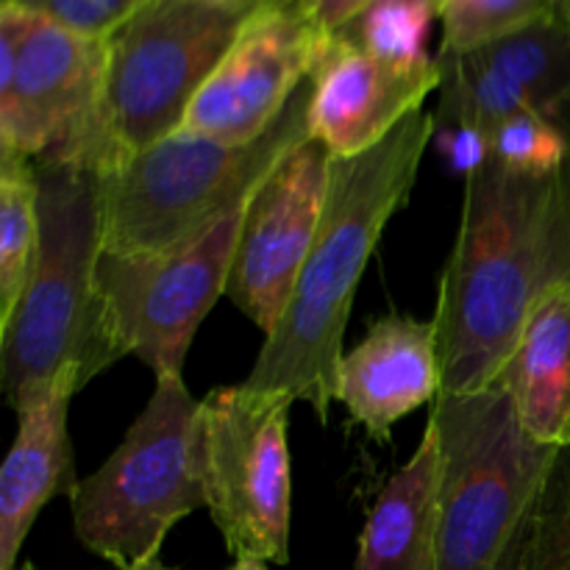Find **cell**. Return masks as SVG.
<instances>
[{"mask_svg": "<svg viewBox=\"0 0 570 570\" xmlns=\"http://www.w3.org/2000/svg\"><path fill=\"white\" fill-rule=\"evenodd\" d=\"M81 390L76 367H67L50 387L17 410V434L0 471V570L20 568V551L33 521L56 495L72 493L70 399Z\"/></svg>", "mask_w": 570, "mask_h": 570, "instance_id": "16", "label": "cell"}, {"mask_svg": "<svg viewBox=\"0 0 570 570\" xmlns=\"http://www.w3.org/2000/svg\"><path fill=\"white\" fill-rule=\"evenodd\" d=\"M250 195L165 254H100L95 282L122 356H139L156 376H184L195 332L226 293Z\"/></svg>", "mask_w": 570, "mask_h": 570, "instance_id": "10", "label": "cell"}, {"mask_svg": "<svg viewBox=\"0 0 570 570\" xmlns=\"http://www.w3.org/2000/svg\"><path fill=\"white\" fill-rule=\"evenodd\" d=\"M495 384L538 443L570 449V284L532 306Z\"/></svg>", "mask_w": 570, "mask_h": 570, "instance_id": "17", "label": "cell"}, {"mask_svg": "<svg viewBox=\"0 0 570 570\" xmlns=\"http://www.w3.org/2000/svg\"><path fill=\"white\" fill-rule=\"evenodd\" d=\"M109 39L22 3H0V154L109 170L120 161L106 115Z\"/></svg>", "mask_w": 570, "mask_h": 570, "instance_id": "7", "label": "cell"}, {"mask_svg": "<svg viewBox=\"0 0 570 570\" xmlns=\"http://www.w3.org/2000/svg\"><path fill=\"white\" fill-rule=\"evenodd\" d=\"M515 570H570V449L551 468Z\"/></svg>", "mask_w": 570, "mask_h": 570, "instance_id": "22", "label": "cell"}, {"mask_svg": "<svg viewBox=\"0 0 570 570\" xmlns=\"http://www.w3.org/2000/svg\"><path fill=\"white\" fill-rule=\"evenodd\" d=\"M0 3H11V0H0Z\"/></svg>", "mask_w": 570, "mask_h": 570, "instance_id": "30", "label": "cell"}, {"mask_svg": "<svg viewBox=\"0 0 570 570\" xmlns=\"http://www.w3.org/2000/svg\"><path fill=\"white\" fill-rule=\"evenodd\" d=\"M306 109L309 81L256 142L226 145L176 131L100 173L104 250L165 254L198 237L309 137Z\"/></svg>", "mask_w": 570, "mask_h": 570, "instance_id": "5", "label": "cell"}, {"mask_svg": "<svg viewBox=\"0 0 570 570\" xmlns=\"http://www.w3.org/2000/svg\"><path fill=\"white\" fill-rule=\"evenodd\" d=\"M37 170L33 161L0 154V328L11 321L37 256Z\"/></svg>", "mask_w": 570, "mask_h": 570, "instance_id": "19", "label": "cell"}, {"mask_svg": "<svg viewBox=\"0 0 570 570\" xmlns=\"http://www.w3.org/2000/svg\"><path fill=\"white\" fill-rule=\"evenodd\" d=\"M557 3H560V11L570 20V0H557Z\"/></svg>", "mask_w": 570, "mask_h": 570, "instance_id": "28", "label": "cell"}, {"mask_svg": "<svg viewBox=\"0 0 570 570\" xmlns=\"http://www.w3.org/2000/svg\"><path fill=\"white\" fill-rule=\"evenodd\" d=\"M76 534L120 570L159 560L167 532L206 510L200 401L184 376H156L154 395L115 454L70 493Z\"/></svg>", "mask_w": 570, "mask_h": 570, "instance_id": "6", "label": "cell"}, {"mask_svg": "<svg viewBox=\"0 0 570 570\" xmlns=\"http://www.w3.org/2000/svg\"><path fill=\"white\" fill-rule=\"evenodd\" d=\"M293 404L289 395L245 384L217 387L200 401L206 510L237 560L289 562Z\"/></svg>", "mask_w": 570, "mask_h": 570, "instance_id": "8", "label": "cell"}, {"mask_svg": "<svg viewBox=\"0 0 570 570\" xmlns=\"http://www.w3.org/2000/svg\"><path fill=\"white\" fill-rule=\"evenodd\" d=\"M17 570H37V568H33V566H20Z\"/></svg>", "mask_w": 570, "mask_h": 570, "instance_id": "29", "label": "cell"}, {"mask_svg": "<svg viewBox=\"0 0 570 570\" xmlns=\"http://www.w3.org/2000/svg\"><path fill=\"white\" fill-rule=\"evenodd\" d=\"M328 173L332 154L306 137L262 178L248 200L226 295L265 337L282 321L315 245Z\"/></svg>", "mask_w": 570, "mask_h": 570, "instance_id": "12", "label": "cell"}, {"mask_svg": "<svg viewBox=\"0 0 570 570\" xmlns=\"http://www.w3.org/2000/svg\"><path fill=\"white\" fill-rule=\"evenodd\" d=\"M440 89L438 56L415 65L382 59L356 39L332 33L309 76V137L351 159L376 148Z\"/></svg>", "mask_w": 570, "mask_h": 570, "instance_id": "14", "label": "cell"}, {"mask_svg": "<svg viewBox=\"0 0 570 570\" xmlns=\"http://www.w3.org/2000/svg\"><path fill=\"white\" fill-rule=\"evenodd\" d=\"M87 37L109 39L154 0H11Z\"/></svg>", "mask_w": 570, "mask_h": 570, "instance_id": "24", "label": "cell"}, {"mask_svg": "<svg viewBox=\"0 0 570 570\" xmlns=\"http://www.w3.org/2000/svg\"><path fill=\"white\" fill-rule=\"evenodd\" d=\"M429 423L440 449L438 570H515L562 449L521 426L499 384L440 393Z\"/></svg>", "mask_w": 570, "mask_h": 570, "instance_id": "4", "label": "cell"}, {"mask_svg": "<svg viewBox=\"0 0 570 570\" xmlns=\"http://www.w3.org/2000/svg\"><path fill=\"white\" fill-rule=\"evenodd\" d=\"M134 570H176V568L165 566V562H159V560H150V562H145V566H139V568H134ZM228 570H267V562L237 560Z\"/></svg>", "mask_w": 570, "mask_h": 570, "instance_id": "27", "label": "cell"}, {"mask_svg": "<svg viewBox=\"0 0 570 570\" xmlns=\"http://www.w3.org/2000/svg\"><path fill=\"white\" fill-rule=\"evenodd\" d=\"M250 11L215 0H154L109 37L106 115L120 159L178 131Z\"/></svg>", "mask_w": 570, "mask_h": 570, "instance_id": "9", "label": "cell"}, {"mask_svg": "<svg viewBox=\"0 0 570 570\" xmlns=\"http://www.w3.org/2000/svg\"><path fill=\"white\" fill-rule=\"evenodd\" d=\"M443 390L438 323L387 315L340 362L337 401L379 443Z\"/></svg>", "mask_w": 570, "mask_h": 570, "instance_id": "15", "label": "cell"}, {"mask_svg": "<svg viewBox=\"0 0 570 570\" xmlns=\"http://www.w3.org/2000/svg\"><path fill=\"white\" fill-rule=\"evenodd\" d=\"M39 239L31 278L11 321L0 328V376L11 410L76 367L81 387L122 360L98 295L104 254L100 170L39 161Z\"/></svg>", "mask_w": 570, "mask_h": 570, "instance_id": "3", "label": "cell"}, {"mask_svg": "<svg viewBox=\"0 0 570 570\" xmlns=\"http://www.w3.org/2000/svg\"><path fill=\"white\" fill-rule=\"evenodd\" d=\"M557 0H440L443 45L449 53H468L538 26L557 14Z\"/></svg>", "mask_w": 570, "mask_h": 570, "instance_id": "20", "label": "cell"}, {"mask_svg": "<svg viewBox=\"0 0 570 570\" xmlns=\"http://www.w3.org/2000/svg\"><path fill=\"white\" fill-rule=\"evenodd\" d=\"M315 3L317 17H321L323 28L328 33H340L373 3V0H312Z\"/></svg>", "mask_w": 570, "mask_h": 570, "instance_id": "26", "label": "cell"}, {"mask_svg": "<svg viewBox=\"0 0 570 570\" xmlns=\"http://www.w3.org/2000/svg\"><path fill=\"white\" fill-rule=\"evenodd\" d=\"M438 65L434 122H465L493 137L504 120L534 111L570 137V20L562 11L468 53L440 50Z\"/></svg>", "mask_w": 570, "mask_h": 570, "instance_id": "13", "label": "cell"}, {"mask_svg": "<svg viewBox=\"0 0 570 570\" xmlns=\"http://www.w3.org/2000/svg\"><path fill=\"white\" fill-rule=\"evenodd\" d=\"M434 20H440L438 0H373L345 33L382 59L415 65L432 59L426 39Z\"/></svg>", "mask_w": 570, "mask_h": 570, "instance_id": "21", "label": "cell"}, {"mask_svg": "<svg viewBox=\"0 0 570 570\" xmlns=\"http://www.w3.org/2000/svg\"><path fill=\"white\" fill-rule=\"evenodd\" d=\"M570 156V137L534 111H521L493 131V159L518 173H551Z\"/></svg>", "mask_w": 570, "mask_h": 570, "instance_id": "23", "label": "cell"}, {"mask_svg": "<svg viewBox=\"0 0 570 570\" xmlns=\"http://www.w3.org/2000/svg\"><path fill=\"white\" fill-rule=\"evenodd\" d=\"M438 3H440V0H438Z\"/></svg>", "mask_w": 570, "mask_h": 570, "instance_id": "31", "label": "cell"}, {"mask_svg": "<svg viewBox=\"0 0 570 570\" xmlns=\"http://www.w3.org/2000/svg\"><path fill=\"white\" fill-rule=\"evenodd\" d=\"M434 137V111H412L376 148L332 159L321 228L282 321L267 334L245 387L284 393L328 421L337 401L351 304L390 217L406 204Z\"/></svg>", "mask_w": 570, "mask_h": 570, "instance_id": "2", "label": "cell"}, {"mask_svg": "<svg viewBox=\"0 0 570 570\" xmlns=\"http://www.w3.org/2000/svg\"><path fill=\"white\" fill-rule=\"evenodd\" d=\"M440 449L426 423L415 454L376 495L354 570H438Z\"/></svg>", "mask_w": 570, "mask_h": 570, "instance_id": "18", "label": "cell"}, {"mask_svg": "<svg viewBox=\"0 0 570 570\" xmlns=\"http://www.w3.org/2000/svg\"><path fill=\"white\" fill-rule=\"evenodd\" d=\"M328 37L312 0H262L200 83L178 131L226 145L262 139L309 81Z\"/></svg>", "mask_w": 570, "mask_h": 570, "instance_id": "11", "label": "cell"}, {"mask_svg": "<svg viewBox=\"0 0 570 570\" xmlns=\"http://www.w3.org/2000/svg\"><path fill=\"white\" fill-rule=\"evenodd\" d=\"M432 142L438 145L451 170L465 178L493 159V137L465 122H434Z\"/></svg>", "mask_w": 570, "mask_h": 570, "instance_id": "25", "label": "cell"}, {"mask_svg": "<svg viewBox=\"0 0 570 570\" xmlns=\"http://www.w3.org/2000/svg\"><path fill=\"white\" fill-rule=\"evenodd\" d=\"M560 284H570V156L551 173L490 159L465 178L440 282V393L493 387L532 306Z\"/></svg>", "mask_w": 570, "mask_h": 570, "instance_id": "1", "label": "cell"}]
</instances>
